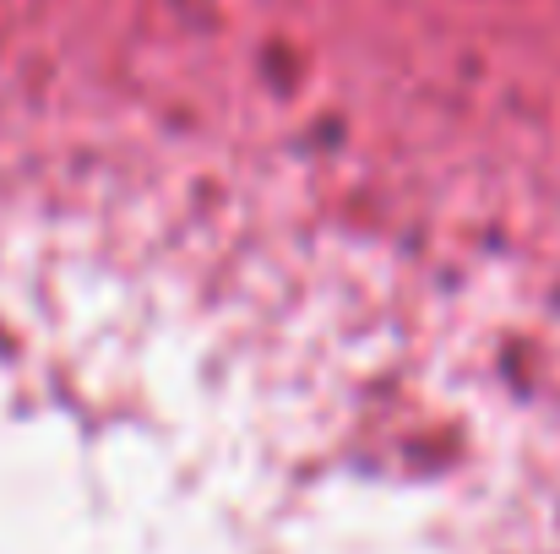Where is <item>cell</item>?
I'll list each match as a JSON object with an SVG mask.
<instances>
[{"label": "cell", "instance_id": "obj_1", "mask_svg": "<svg viewBox=\"0 0 560 554\" xmlns=\"http://www.w3.org/2000/svg\"><path fill=\"white\" fill-rule=\"evenodd\" d=\"M5 424H11V419H5ZM16 429H22V424H16Z\"/></svg>", "mask_w": 560, "mask_h": 554}]
</instances>
